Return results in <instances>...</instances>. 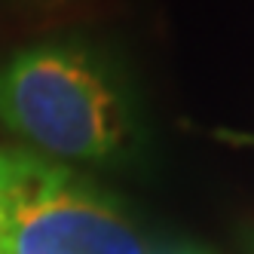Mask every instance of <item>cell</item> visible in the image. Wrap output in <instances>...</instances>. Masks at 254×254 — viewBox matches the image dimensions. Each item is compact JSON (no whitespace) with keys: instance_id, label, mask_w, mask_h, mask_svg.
Returning <instances> with one entry per match:
<instances>
[{"instance_id":"277c9868","label":"cell","mask_w":254,"mask_h":254,"mask_svg":"<svg viewBox=\"0 0 254 254\" xmlns=\"http://www.w3.org/2000/svg\"><path fill=\"white\" fill-rule=\"evenodd\" d=\"M156 254H205V251H199V248H190V245H172V248H162Z\"/></svg>"},{"instance_id":"3957f363","label":"cell","mask_w":254,"mask_h":254,"mask_svg":"<svg viewBox=\"0 0 254 254\" xmlns=\"http://www.w3.org/2000/svg\"><path fill=\"white\" fill-rule=\"evenodd\" d=\"M6 230H9V211H6V190L0 178V254H6Z\"/></svg>"},{"instance_id":"7a4b0ae2","label":"cell","mask_w":254,"mask_h":254,"mask_svg":"<svg viewBox=\"0 0 254 254\" xmlns=\"http://www.w3.org/2000/svg\"><path fill=\"white\" fill-rule=\"evenodd\" d=\"M6 254H153L126 202L74 166L0 144Z\"/></svg>"},{"instance_id":"5b68a950","label":"cell","mask_w":254,"mask_h":254,"mask_svg":"<svg viewBox=\"0 0 254 254\" xmlns=\"http://www.w3.org/2000/svg\"><path fill=\"white\" fill-rule=\"evenodd\" d=\"M34 3H62V0H34Z\"/></svg>"},{"instance_id":"6da1fadb","label":"cell","mask_w":254,"mask_h":254,"mask_svg":"<svg viewBox=\"0 0 254 254\" xmlns=\"http://www.w3.org/2000/svg\"><path fill=\"white\" fill-rule=\"evenodd\" d=\"M0 126L64 166L129 169L147 150L138 83L107 46L52 37L0 62Z\"/></svg>"}]
</instances>
